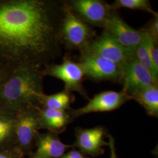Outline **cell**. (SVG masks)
Wrapping results in <instances>:
<instances>
[{"instance_id": "3", "label": "cell", "mask_w": 158, "mask_h": 158, "mask_svg": "<svg viewBox=\"0 0 158 158\" xmlns=\"http://www.w3.org/2000/svg\"><path fill=\"white\" fill-rule=\"evenodd\" d=\"M60 33L63 44L71 49L83 50L94 36L95 32L64 2Z\"/></svg>"}, {"instance_id": "16", "label": "cell", "mask_w": 158, "mask_h": 158, "mask_svg": "<svg viewBox=\"0 0 158 158\" xmlns=\"http://www.w3.org/2000/svg\"><path fill=\"white\" fill-rule=\"evenodd\" d=\"M131 97L144 108L149 115L158 117V84L152 85L134 93Z\"/></svg>"}, {"instance_id": "14", "label": "cell", "mask_w": 158, "mask_h": 158, "mask_svg": "<svg viewBox=\"0 0 158 158\" xmlns=\"http://www.w3.org/2000/svg\"><path fill=\"white\" fill-rule=\"evenodd\" d=\"M39 116L41 130H48L49 132L54 134L62 132L72 119L66 111L48 108L40 107Z\"/></svg>"}, {"instance_id": "23", "label": "cell", "mask_w": 158, "mask_h": 158, "mask_svg": "<svg viewBox=\"0 0 158 158\" xmlns=\"http://www.w3.org/2000/svg\"><path fill=\"white\" fill-rule=\"evenodd\" d=\"M60 158H85V157L79 151H72L66 154L63 155Z\"/></svg>"}, {"instance_id": "5", "label": "cell", "mask_w": 158, "mask_h": 158, "mask_svg": "<svg viewBox=\"0 0 158 158\" xmlns=\"http://www.w3.org/2000/svg\"><path fill=\"white\" fill-rule=\"evenodd\" d=\"M121 46L132 58H134L138 46L141 43L144 31L130 27L116 12L113 10L102 27Z\"/></svg>"}, {"instance_id": "17", "label": "cell", "mask_w": 158, "mask_h": 158, "mask_svg": "<svg viewBox=\"0 0 158 158\" xmlns=\"http://www.w3.org/2000/svg\"><path fill=\"white\" fill-rule=\"evenodd\" d=\"M73 95L66 89L54 94H44L41 99L40 107L53 110L66 111L70 109V104L73 101Z\"/></svg>"}, {"instance_id": "2", "label": "cell", "mask_w": 158, "mask_h": 158, "mask_svg": "<svg viewBox=\"0 0 158 158\" xmlns=\"http://www.w3.org/2000/svg\"><path fill=\"white\" fill-rule=\"evenodd\" d=\"M42 67L24 65L12 70L0 88V110L15 115L30 106L40 107L44 92Z\"/></svg>"}, {"instance_id": "10", "label": "cell", "mask_w": 158, "mask_h": 158, "mask_svg": "<svg viewBox=\"0 0 158 158\" xmlns=\"http://www.w3.org/2000/svg\"><path fill=\"white\" fill-rule=\"evenodd\" d=\"M68 4L82 21L87 24L100 27H103L114 10L111 6L101 0H72Z\"/></svg>"}, {"instance_id": "8", "label": "cell", "mask_w": 158, "mask_h": 158, "mask_svg": "<svg viewBox=\"0 0 158 158\" xmlns=\"http://www.w3.org/2000/svg\"><path fill=\"white\" fill-rule=\"evenodd\" d=\"M79 63L85 76L90 79L121 81L123 67L115 63L95 55L81 54Z\"/></svg>"}, {"instance_id": "12", "label": "cell", "mask_w": 158, "mask_h": 158, "mask_svg": "<svg viewBox=\"0 0 158 158\" xmlns=\"http://www.w3.org/2000/svg\"><path fill=\"white\" fill-rule=\"evenodd\" d=\"M69 147L54 134L40 133L36 142V150L28 158H60Z\"/></svg>"}, {"instance_id": "21", "label": "cell", "mask_w": 158, "mask_h": 158, "mask_svg": "<svg viewBox=\"0 0 158 158\" xmlns=\"http://www.w3.org/2000/svg\"><path fill=\"white\" fill-rule=\"evenodd\" d=\"M0 158H25V157L17 147H14L11 149L0 151Z\"/></svg>"}, {"instance_id": "13", "label": "cell", "mask_w": 158, "mask_h": 158, "mask_svg": "<svg viewBox=\"0 0 158 158\" xmlns=\"http://www.w3.org/2000/svg\"><path fill=\"white\" fill-rule=\"evenodd\" d=\"M104 130L101 127L80 129L77 132V146L87 154L96 155L101 153L102 147L108 145L104 140Z\"/></svg>"}, {"instance_id": "20", "label": "cell", "mask_w": 158, "mask_h": 158, "mask_svg": "<svg viewBox=\"0 0 158 158\" xmlns=\"http://www.w3.org/2000/svg\"><path fill=\"white\" fill-rule=\"evenodd\" d=\"M151 38L155 42H158V15L154 16L149 27L145 29Z\"/></svg>"}, {"instance_id": "9", "label": "cell", "mask_w": 158, "mask_h": 158, "mask_svg": "<svg viewBox=\"0 0 158 158\" xmlns=\"http://www.w3.org/2000/svg\"><path fill=\"white\" fill-rule=\"evenodd\" d=\"M131 99V96L123 90L106 91L96 95L84 107L71 110L69 114L72 117H77L89 113L110 111L118 109Z\"/></svg>"}, {"instance_id": "22", "label": "cell", "mask_w": 158, "mask_h": 158, "mask_svg": "<svg viewBox=\"0 0 158 158\" xmlns=\"http://www.w3.org/2000/svg\"><path fill=\"white\" fill-rule=\"evenodd\" d=\"M13 69L0 64V88L5 82Z\"/></svg>"}, {"instance_id": "24", "label": "cell", "mask_w": 158, "mask_h": 158, "mask_svg": "<svg viewBox=\"0 0 158 158\" xmlns=\"http://www.w3.org/2000/svg\"><path fill=\"white\" fill-rule=\"evenodd\" d=\"M108 145H110V148L111 149V156L110 158H117L116 153H115V145L114 142L113 138H110V141L109 142Z\"/></svg>"}, {"instance_id": "18", "label": "cell", "mask_w": 158, "mask_h": 158, "mask_svg": "<svg viewBox=\"0 0 158 158\" xmlns=\"http://www.w3.org/2000/svg\"><path fill=\"white\" fill-rule=\"evenodd\" d=\"M134 58H135L138 62L141 64L142 66H143L150 72L155 81L158 83V69L154 66V64L150 56L147 46L145 32L143 40L136 50Z\"/></svg>"}, {"instance_id": "15", "label": "cell", "mask_w": 158, "mask_h": 158, "mask_svg": "<svg viewBox=\"0 0 158 158\" xmlns=\"http://www.w3.org/2000/svg\"><path fill=\"white\" fill-rule=\"evenodd\" d=\"M15 115L0 110V151L16 147Z\"/></svg>"}, {"instance_id": "6", "label": "cell", "mask_w": 158, "mask_h": 158, "mask_svg": "<svg viewBox=\"0 0 158 158\" xmlns=\"http://www.w3.org/2000/svg\"><path fill=\"white\" fill-rule=\"evenodd\" d=\"M44 76H49L60 79L65 85L64 89L72 91H76L81 95L88 98L86 91L83 85L85 74L79 63L74 62L70 57L65 56L60 64L50 63L42 69Z\"/></svg>"}, {"instance_id": "1", "label": "cell", "mask_w": 158, "mask_h": 158, "mask_svg": "<svg viewBox=\"0 0 158 158\" xmlns=\"http://www.w3.org/2000/svg\"><path fill=\"white\" fill-rule=\"evenodd\" d=\"M64 1L0 0V64L42 67L60 56Z\"/></svg>"}, {"instance_id": "4", "label": "cell", "mask_w": 158, "mask_h": 158, "mask_svg": "<svg viewBox=\"0 0 158 158\" xmlns=\"http://www.w3.org/2000/svg\"><path fill=\"white\" fill-rule=\"evenodd\" d=\"M40 107L30 106L15 114L16 118V147L25 157L33 152L41 130Z\"/></svg>"}, {"instance_id": "7", "label": "cell", "mask_w": 158, "mask_h": 158, "mask_svg": "<svg viewBox=\"0 0 158 158\" xmlns=\"http://www.w3.org/2000/svg\"><path fill=\"white\" fill-rule=\"evenodd\" d=\"M81 52V54L101 57L123 67L133 59L113 36L104 29L100 36L95 40H92Z\"/></svg>"}, {"instance_id": "19", "label": "cell", "mask_w": 158, "mask_h": 158, "mask_svg": "<svg viewBox=\"0 0 158 158\" xmlns=\"http://www.w3.org/2000/svg\"><path fill=\"white\" fill-rule=\"evenodd\" d=\"M111 6L114 10L124 8L148 12L154 16L158 15L157 12L153 10L150 2L148 0H115Z\"/></svg>"}, {"instance_id": "11", "label": "cell", "mask_w": 158, "mask_h": 158, "mask_svg": "<svg viewBox=\"0 0 158 158\" xmlns=\"http://www.w3.org/2000/svg\"><path fill=\"white\" fill-rule=\"evenodd\" d=\"M121 81L123 90L130 96L155 84H158L152 74L133 58L123 66Z\"/></svg>"}]
</instances>
